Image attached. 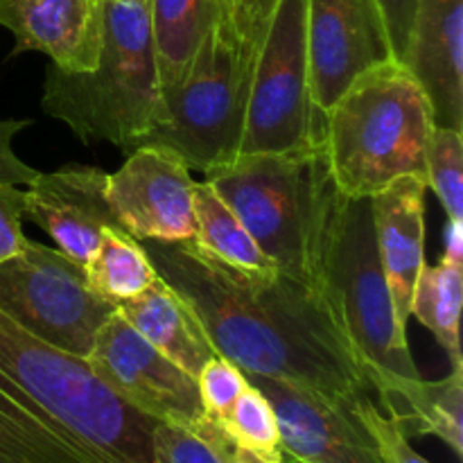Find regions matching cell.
I'll return each mask as SVG.
<instances>
[{"label":"cell","instance_id":"52a82bcc","mask_svg":"<svg viewBox=\"0 0 463 463\" xmlns=\"http://www.w3.org/2000/svg\"><path fill=\"white\" fill-rule=\"evenodd\" d=\"M256 59L240 52L215 30L203 39L176 89L163 90L156 125L138 147L179 154L190 170L206 175L240 156Z\"/></svg>","mask_w":463,"mask_h":463},{"label":"cell","instance_id":"4dcf8cb0","mask_svg":"<svg viewBox=\"0 0 463 463\" xmlns=\"http://www.w3.org/2000/svg\"><path fill=\"white\" fill-rule=\"evenodd\" d=\"M30 125V120H0V184L30 185L39 176V170L21 161L12 145L14 136Z\"/></svg>","mask_w":463,"mask_h":463},{"label":"cell","instance_id":"277c9868","mask_svg":"<svg viewBox=\"0 0 463 463\" xmlns=\"http://www.w3.org/2000/svg\"><path fill=\"white\" fill-rule=\"evenodd\" d=\"M434 127L428 95L401 61L362 72L324 116L335 188L344 197L371 199L401 176L425 179Z\"/></svg>","mask_w":463,"mask_h":463},{"label":"cell","instance_id":"d6986e66","mask_svg":"<svg viewBox=\"0 0 463 463\" xmlns=\"http://www.w3.org/2000/svg\"><path fill=\"white\" fill-rule=\"evenodd\" d=\"M380 410L411 437H437L463 455V366H452L443 380L416 378L402 384Z\"/></svg>","mask_w":463,"mask_h":463},{"label":"cell","instance_id":"d6a6232c","mask_svg":"<svg viewBox=\"0 0 463 463\" xmlns=\"http://www.w3.org/2000/svg\"><path fill=\"white\" fill-rule=\"evenodd\" d=\"M443 258L446 262L463 265V220H448L443 229Z\"/></svg>","mask_w":463,"mask_h":463},{"label":"cell","instance_id":"83f0119b","mask_svg":"<svg viewBox=\"0 0 463 463\" xmlns=\"http://www.w3.org/2000/svg\"><path fill=\"white\" fill-rule=\"evenodd\" d=\"M351 414L355 416L362 430L369 434L383 463H430L411 448L405 432L369 396L357 398L351 407Z\"/></svg>","mask_w":463,"mask_h":463},{"label":"cell","instance_id":"9a60e30c","mask_svg":"<svg viewBox=\"0 0 463 463\" xmlns=\"http://www.w3.org/2000/svg\"><path fill=\"white\" fill-rule=\"evenodd\" d=\"M104 0H0L12 54L41 52L63 72H90L102 48Z\"/></svg>","mask_w":463,"mask_h":463},{"label":"cell","instance_id":"6da1fadb","mask_svg":"<svg viewBox=\"0 0 463 463\" xmlns=\"http://www.w3.org/2000/svg\"><path fill=\"white\" fill-rule=\"evenodd\" d=\"M158 276L193 306L217 355L247 378L307 389L351 410L369 384L326 288L247 279L188 242H143Z\"/></svg>","mask_w":463,"mask_h":463},{"label":"cell","instance_id":"e575fe53","mask_svg":"<svg viewBox=\"0 0 463 463\" xmlns=\"http://www.w3.org/2000/svg\"><path fill=\"white\" fill-rule=\"evenodd\" d=\"M122 3H145V0H122Z\"/></svg>","mask_w":463,"mask_h":463},{"label":"cell","instance_id":"ffe728a7","mask_svg":"<svg viewBox=\"0 0 463 463\" xmlns=\"http://www.w3.org/2000/svg\"><path fill=\"white\" fill-rule=\"evenodd\" d=\"M194 222L193 242L203 256L247 279L269 280L279 276L274 262L206 179L194 184Z\"/></svg>","mask_w":463,"mask_h":463},{"label":"cell","instance_id":"4316f807","mask_svg":"<svg viewBox=\"0 0 463 463\" xmlns=\"http://www.w3.org/2000/svg\"><path fill=\"white\" fill-rule=\"evenodd\" d=\"M217 32L247 57L256 59L279 0H215Z\"/></svg>","mask_w":463,"mask_h":463},{"label":"cell","instance_id":"d4e9b609","mask_svg":"<svg viewBox=\"0 0 463 463\" xmlns=\"http://www.w3.org/2000/svg\"><path fill=\"white\" fill-rule=\"evenodd\" d=\"M229 437L208 419L197 430L176 423H156L152 437L154 463H229Z\"/></svg>","mask_w":463,"mask_h":463},{"label":"cell","instance_id":"1f68e13d","mask_svg":"<svg viewBox=\"0 0 463 463\" xmlns=\"http://www.w3.org/2000/svg\"><path fill=\"white\" fill-rule=\"evenodd\" d=\"M380 9L384 14V23L389 30V41L396 61H402L410 41L411 23H414L416 0H378Z\"/></svg>","mask_w":463,"mask_h":463},{"label":"cell","instance_id":"8fae6325","mask_svg":"<svg viewBox=\"0 0 463 463\" xmlns=\"http://www.w3.org/2000/svg\"><path fill=\"white\" fill-rule=\"evenodd\" d=\"M194 184L179 154L136 147L107 176V202L118 224L140 242H188L194 238Z\"/></svg>","mask_w":463,"mask_h":463},{"label":"cell","instance_id":"7c38bea8","mask_svg":"<svg viewBox=\"0 0 463 463\" xmlns=\"http://www.w3.org/2000/svg\"><path fill=\"white\" fill-rule=\"evenodd\" d=\"M310 95L321 113L375 66L396 61L378 0H307Z\"/></svg>","mask_w":463,"mask_h":463},{"label":"cell","instance_id":"f1b7e54d","mask_svg":"<svg viewBox=\"0 0 463 463\" xmlns=\"http://www.w3.org/2000/svg\"><path fill=\"white\" fill-rule=\"evenodd\" d=\"M247 387L249 378L244 371L222 355L211 357L197 373L199 398L211 420L224 419L226 411L233 407V402Z\"/></svg>","mask_w":463,"mask_h":463},{"label":"cell","instance_id":"8992f818","mask_svg":"<svg viewBox=\"0 0 463 463\" xmlns=\"http://www.w3.org/2000/svg\"><path fill=\"white\" fill-rule=\"evenodd\" d=\"M324 285L371 392L384 402L420 378L410 337L396 324L392 292L375 242L371 199L339 194L324 256Z\"/></svg>","mask_w":463,"mask_h":463},{"label":"cell","instance_id":"2e32d148","mask_svg":"<svg viewBox=\"0 0 463 463\" xmlns=\"http://www.w3.org/2000/svg\"><path fill=\"white\" fill-rule=\"evenodd\" d=\"M401 63L428 95L434 125L463 131V0H416Z\"/></svg>","mask_w":463,"mask_h":463},{"label":"cell","instance_id":"7a4b0ae2","mask_svg":"<svg viewBox=\"0 0 463 463\" xmlns=\"http://www.w3.org/2000/svg\"><path fill=\"white\" fill-rule=\"evenodd\" d=\"M156 423L0 310V463H154Z\"/></svg>","mask_w":463,"mask_h":463},{"label":"cell","instance_id":"5b68a950","mask_svg":"<svg viewBox=\"0 0 463 463\" xmlns=\"http://www.w3.org/2000/svg\"><path fill=\"white\" fill-rule=\"evenodd\" d=\"M41 109L84 145L109 143L129 154L161 111L149 0H104L102 48L90 72L50 66Z\"/></svg>","mask_w":463,"mask_h":463},{"label":"cell","instance_id":"cb8c5ba5","mask_svg":"<svg viewBox=\"0 0 463 463\" xmlns=\"http://www.w3.org/2000/svg\"><path fill=\"white\" fill-rule=\"evenodd\" d=\"M229 441L262 463H289L280 443L279 420L269 398L249 383L224 419L215 420Z\"/></svg>","mask_w":463,"mask_h":463},{"label":"cell","instance_id":"ac0fdd59","mask_svg":"<svg viewBox=\"0 0 463 463\" xmlns=\"http://www.w3.org/2000/svg\"><path fill=\"white\" fill-rule=\"evenodd\" d=\"M116 307L136 333L193 378L217 355L197 312L161 276L143 294Z\"/></svg>","mask_w":463,"mask_h":463},{"label":"cell","instance_id":"3957f363","mask_svg":"<svg viewBox=\"0 0 463 463\" xmlns=\"http://www.w3.org/2000/svg\"><path fill=\"white\" fill-rule=\"evenodd\" d=\"M206 181L279 274L326 288V240L339 190L330 179L324 147L247 154L208 170Z\"/></svg>","mask_w":463,"mask_h":463},{"label":"cell","instance_id":"484cf974","mask_svg":"<svg viewBox=\"0 0 463 463\" xmlns=\"http://www.w3.org/2000/svg\"><path fill=\"white\" fill-rule=\"evenodd\" d=\"M425 179L448 220H463V136L459 129L434 127L425 156Z\"/></svg>","mask_w":463,"mask_h":463},{"label":"cell","instance_id":"9c48e42d","mask_svg":"<svg viewBox=\"0 0 463 463\" xmlns=\"http://www.w3.org/2000/svg\"><path fill=\"white\" fill-rule=\"evenodd\" d=\"M0 310L48 346L86 357L118 307L89 288L80 262L30 240L0 262Z\"/></svg>","mask_w":463,"mask_h":463},{"label":"cell","instance_id":"4fadbf2b","mask_svg":"<svg viewBox=\"0 0 463 463\" xmlns=\"http://www.w3.org/2000/svg\"><path fill=\"white\" fill-rule=\"evenodd\" d=\"M107 176L102 167L80 163L39 172L25 190L23 220L43 229L59 251L84 267L104 231H122L107 202Z\"/></svg>","mask_w":463,"mask_h":463},{"label":"cell","instance_id":"603a6c76","mask_svg":"<svg viewBox=\"0 0 463 463\" xmlns=\"http://www.w3.org/2000/svg\"><path fill=\"white\" fill-rule=\"evenodd\" d=\"M463 301V265L441 260L423 267L411 298V317L437 337L452 366H463L459 319Z\"/></svg>","mask_w":463,"mask_h":463},{"label":"cell","instance_id":"836d02e7","mask_svg":"<svg viewBox=\"0 0 463 463\" xmlns=\"http://www.w3.org/2000/svg\"><path fill=\"white\" fill-rule=\"evenodd\" d=\"M226 459H229V463H262V461H258L256 457L249 455V452L235 448L233 443H229V450H226Z\"/></svg>","mask_w":463,"mask_h":463},{"label":"cell","instance_id":"5bb4252c","mask_svg":"<svg viewBox=\"0 0 463 463\" xmlns=\"http://www.w3.org/2000/svg\"><path fill=\"white\" fill-rule=\"evenodd\" d=\"M276 411L289 463H383L351 410L271 378H249Z\"/></svg>","mask_w":463,"mask_h":463},{"label":"cell","instance_id":"30bf717a","mask_svg":"<svg viewBox=\"0 0 463 463\" xmlns=\"http://www.w3.org/2000/svg\"><path fill=\"white\" fill-rule=\"evenodd\" d=\"M84 360L113 393L158 423L197 430L208 420L197 378L156 351L118 310L95 335Z\"/></svg>","mask_w":463,"mask_h":463},{"label":"cell","instance_id":"e0dca14e","mask_svg":"<svg viewBox=\"0 0 463 463\" xmlns=\"http://www.w3.org/2000/svg\"><path fill=\"white\" fill-rule=\"evenodd\" d=\"M425 179L401 176L371 197L378 256L402 333H407L411 298L425 267Z\"/></svg>","mask_w":463,"mask_h":463},{"label":"cell","instance_id":"f546056e","mask_svg":"<svg viewBox=\"0 0 463 463\" xmlns=\"http://www.w3.org/2000/svg\"><path fill=\"white\" fill-rule=\"evenodd\" d=\"M23 211L25 193L18 185L0 184V262L21 253L30 242L23 233Z\"/></svg>","mask_w":463,"mask_h":463},{"label":"cell","instance_id":"7402d4cb","mask_svg":"<svg viewBox=\"0 0 463 463\" xmlns=\"http://www.w3.org/2000/svg\"><path fill=\"white\" fill-rule=\"evenodd\" d=\"M84 276L95 294L118 306L156 283L158 271L140 240L131 238L127 231L109 229L86 260Z\"/></svg>","mask_w":463,"mask_h":463},{"label":"cell","instance_id":"ba28073f","mask_svg":"<svg viewBox=\"0 0 463 463\" xmlns=\"http://www.w3.org/2000/svg\"><path fill=\"white\" fill-rule=\"evenodd\" d=\"M307 0H279L249 90L240 156L324 147V113L310 95Z\"/></svg>","mask_w":463,"mask_h":463},{"label":"cell","instance_id":"44dd1931","mask_svg":"<svg viewBox=\"0 0 463 463\" xmlns=\"http://www.w3.org/2000/svg\"><path fill=\"white\" fill-rule=\"evenodd\" d=\"M158 84L163 90L184 81L203 39L217 25L215 0H149Z\"/></svg>","mask_w":463,"mask_h":463}]
</instances>
